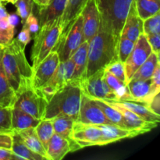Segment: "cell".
Instances as JSON below:
<instances>
[{"mask_svg":"<svg viewBox=\"0 0 160 160\" xmlns=\"http://www.w3.org/2000/svg\"><path fill=\"white\" fill-rule=\"evenodd\" d=\"M2 65L8 81L17 94L31 86L32 67L27 59L25 47L17 38L3 48Z\"/></svg>","mask_w":160,"mask_h":160,"instance_id":"obj_1","label":"cell"},{"mask_svg":"<svg viewBox=\"0 0 160 160\" xmlns=\"http://www.w3.org/2000/svg\"><path fill=\"white\" fill-rule=\"evenodd\" d=\"M119 40L120 37L99 26L98 32L88 42L87 67L84 78L105 69L109 63L118 59Z\"/></svg>","mask_w":160,"mask_h":160,"instance_id":"obj_2","label":"cell"},{"mask_svg":"<svg viewBox=\"0 0 160 160\" xmlns=\"http://www.w3.org/2000/svg\"><path fill=\"white\" fill-rule=\"evenodd\" d=\"M81 95L80 81L70 80L47 102L42 120H52L59 116H67L77 120Z\"/></svg>","mask_w":160,"mask_h":160,"instance_id":"obj_3","label":"cell"},{"mask_svg":"<svg viewBox=\"0 0 160 160\" xmlns=\"http://www.w3.org/2000/svg\"><path fill=\"white\" fill-rule=\"evenodd\" d=\"M134 0H96L100 26L120 37L122 28Z\"/></svg>","mask_w":160,"mask_h":160,"instance_id":"obj_4","label":"cell"},{"mask_svg":"<svg viewBox=\"0 0 160 160\" xmlns=\"http://www.w3.org/2000/svg\"><path fill=\"white\" fill-rule=\"evenodd\" d=\"M60 35V17L39 28L38 31L34 34V44L31 49L32 70L55 49Z\"/></svg>","mask_w":160,"mask_h":160,"instance_id":"obj_5","label":"cell"},{"mask_svg":"<svg viewBox=\"0 0 160 160\" xmlns=\"http://www.w3.org/2000/svg\"><path fill=\"white\" fill-rule=\"evenodd\" d=\"M83 42V18L81 14H80L67 32L60 38L54 50L57 52L60 62L70 59Z\"/></svg>","mask_w":160,"mask_h":160,"instance_id":"obj_6","label":"cell"},{"mask_svg":"<svg viewBox=\"0 0 160 160\" xmlns=\"http://www.w3.org/2000/svg\"><path fill=\"white\" fill-rule=\"evenodd\" d=\"M102 131L98 125L84 124L74 121L70 134L71 152L90 146L100 145Z\"/></svg>","mask_w":160,"mask_h":160,"instance_id":"obj_7","label":"cell"},{"mask_svg":"<svg viewBox=\"0 0 160 160\" xmlns=\"http://www.w3.org/2000/svg\"><path fill=\"white\" fill-rule=\"evenodd\" d=\"M47 100L39 89L29 86L17 94V98L13 107H17L34 118L42 120L45 113Z\"/></svg>","mask_w":160,"mask_h":160,"instance_id":"obj_8","label":"cell"},{"mask_svg":"<svg viewBox=\"0 0 160 160\" xmlns=\"http://www.w3.org/2000/svg\"><path fill=\"white\" fill-rule=\"evenodd\" d=\"M105 69L80 81L82 93L92 98L117 101V96L104 79Z\"/></svg>","mask_w":160,"mask_h":160,"instance_id":"obj_9","label":"cell"},{"mask_svg":"<svg viewBox=\"0 0 160 160\" xmlns=\"http://www.w3.org/2000/svg\"><path fill=\"white\" fill-rule=\"evenodd\" d=\"M73 69H74V64L71 58L59 62L57 69L54 72L52 76L47 81L46 84L39 88L47 102L58 90L63 87L72 79Z\"/></svg>","mask_w":160,"mask_h":160,"instance_id":"obj_10","label":"cell"},{"mask_svg":"<svg viewBox=\"0 0 160 160\" xmlns=\"http://www.w3.org/2000/svg\"><path fill=\"white\" fill-rule=\"evenodd\" d=\"M152 52V50L146 37L145 34H142L136 41L135 45L131 54L123 62L125 67V73H126L127 84L131 79L136 70L148 59Z\"/></svg>","mask_w":160,"mask_h":160,"instance_id":"obj_11","label":"cell"},{"mask_svg":"<svg viewBox=\"0 0 160 160\" xmlns=\"http://www.w3.org/2000/svg\"><path fill=\"white\" fill-rule=\"evenodd\" d=\"M77 121L84 124H110L111 123L95 99L82 93L79 112Z\"/></svg>","mask_w":160,"mask_h":160,"instance_id":"obj_12","label":"cell"},{"mask_svg":"<svg viewBox=\"0 0 160 160\" xmlns=\"http://www.w3.org/2000/svg\"><path fill=\"white\" fill-rule=\"evenodd\" d=\"M60 60L56 50L52 51L38 65L33 69L31 76V86L39 89L50 79L57 69Z\"/></svg>","mask_w":160,"mask_h":160,"instance_id":"obj_13","label":"cell"},{"mask_svg":"<svg viewBox=\"0 0 160 160\" xmlns=\"http://www.w3.org/2000/svg\"><path fill=\"white\" fill-rule=\"evenodd\" d=\"M81 14L83 18L84 41L89 42L100 26V14L96 0H88Z\"/></svg>","mask_w":160,"mask_h":160,"instance_id":"obj_14","label":"cell"},{"mask_svg":"<svg viewBox=\"0 0 160 160\" xmlns=\"http://www.w3.org/2000/svg\"><path fill=\"white\" fill-rule=\"evenodd\" d=\"M104 101L107 102L109 106L117 109L121 113L124 124L128 129L139 131L141 134H143L149 132L158 126V123L145 121L133 112L122 107L116 101H113V100H104Z\"/></svg>","mask_w":160,"mask_h":160,"instance_id":"obj_15","label":"cell"},{"mask_svg":"<svg viewBox=\"0 0 160 160\" xmlns=\"http://www.w3.org/2000/svg\"><path fill=\"white\" fill-rule=\"evenodd\" d=\"M102 131V138L99 146L114 143L125 138H132L141 135L139 131L127 129L115 124H99L98 125Z\"/></svg>","mask_w":160,"mask_h":160,"instance_id":"obj_16","label":"cell"},{"mask_svg":"<svg viewBox=\"0 0 160 160\" xmlns=\"http://www.w3.org/2000/svg\"><path fill=\"white\" fill-rule=\"evenodd\" d=\"M142 34H143V20L138 14L134 0L125 20L120 38H126L136 42Z\"/></svg>","mask_w":160,"mask_h":160,"instance_id":"obj_17","label":"cell"},{"mask_svg":"<svg viewBox=\"0 0 160 160\" xmlns=\"http://www.w3.org/2000/svg\"><path fill=\"white\" fill-rule=\"evenodd\" d=\"M87 1L88 0H67L66 9L60 17V38L67 32L73 21L81 13Z\"/></svg>","mask_w":160,"mask_h":160,"instance_id":"obj_18","label":"cell"},{"mask_svg":"<svg viewBox=\"0 0 160 160\" xmlns=\"http://www.w3.org/2000/svg\"><path fill=\"white\" fill-rule=\"evenodd\" d=\"M67 0H50L45 6H39V27L54 21L62 17L67 6Z\"/></svg>","mask_w":160,"mask_h":160,"instance_id":"obj_19","label":"cell"},{"mask_svg":"<svg viewBox=\"0 0 160 160\" xmlns=\"http://www.w3.org/2000/svg\"><path fill=\"white\" fill-rule=\"evenodd\" d=\"M128 88L134 101L148 105L153 97L151 95V80L131 79L128 81Z\"/></svg>","mask_w":160,"mask_h":160,"instance_id":"obj_20","label":"cell"},{"mask_svg":"<svg viewBox=\"0 0 160 160\" xmlns=\"http://www.w3.org/2000/svg\"><path fill=\"white\" fill-rule=\"evenodd\" d=\"M70 152L71 147L69 140L54 133L46 148L48 160H61Z\"/></svg>","mask_w":160,"mask_h":160,"instance_id":"obj_21","label":"cell"},{"mask_svg":"<svg viewBox=\"0 0 160 160\" xmlns=\"http://www.w3.org/2000/svg\"><path fill=\"white\" fill-rule=\"evenodd\" d=\"M88 49V42L84 41L71 56V59L74 64V69H73L71 80L80 81L84 78L86 67H87Z\"/></svg>","mask_w":160,"mask_h":160,"instance_id":"obj_22","label":"cell"},{"mask_svg":"<svg viewBox=\"0 0 160 160\" xmlns=\"http://www.w3.org/2000/svg\"><path fill=\"white\" fill-rule=\"evenodd\" d=\"M120 106L131 111L144 120L151 123H158L160 122V115L154 113L150 110L148 105L136 101H116Z\"/></svg>","mask_w":160,"mask_h":160,"instance_id":"obj_23","label":"cell"},{"mask_svg":"<svg viewBox=\"0 0 160 160\" xmlns=\"http://www.w3.org/2000/svg\"><path fill=\"white\" fill-rule=\"evenodd\" d=\"M40 120L18 108H12L11 127H12V132L35 128L38 124Z\"/></svg>","mask_w":160,"mask_h":160,"instance_id":"obj_24","label":"cell"},{"mask_svg":"<svg viewBox=\"0 0 160 160\" xmlns=\"http://www.w3.org/2000/svg\"><path fill=\"white\" fill-rule=\"evenodd\" d=\"M17 98V94L8 81L4 69L0 63V106L13 108Z\"/></svg>","mask_w":160,"mask_h":160,"instance_id":"obj_25","label":"cell"},{"mask_svg":"<svg viewBox=\"0 0 160 160\" xmlns=\"http://www.w3.org/2000/svg\"><path fill=\"white\" fill-rule=\"evenodd\" d=\"M11 150L20 160H47L41 155L30 149L17 132H12V143Z\"/></svg>","mask_w":160,"mask_h":160,"instance_id":"obj_26","label":"cell"},{"mask_svg":"<svg viewBox=\"0 0 160 160\" xmlns=\"http://www.w3.org/2000/svg\"><path fill=\"white\" fill-rule=\"evenodd\" d=\"M104 79L107 85L117 96V101H134L128 85L105 70Z\"/></svg>","mask_w":160,"mask_h":160,"instance_id":"obj_27","label":"cell"},{"mask_svg":"<svg viewBox=\"0 0 160 160\" xmlns=\"http://www.w3.org/2000/svg\"><path fill=\"white\" fill-rule=\"evenodd\" d=\"M14 132H17L20 136L22 140L23 141V142L26 144V145L30 149H31L34 152L41 155L47 160H48L46 150L44 148L41 141L39 140L38 137L36 134L35 130H34V128H28V129H25L20 131H14Z\"/></svg>","mask_w":160,"mask_h":160,"instance_id":"obj_28","label":"cell"},{"mask_svg":"<svg viewBox=\"0 0 160 160\" xmlns=\"http://www.w3.org/2000/svg\"><path fill=\"white\" fill-rule=\"evenodd\" d=\"M158 64H159V56L152 52L148 59L136 70L131 79H150Z\"/></svg>","mask_w":160,"mask_h":160,"instance_id":"obj_29","label":"cell"},{"mask_svg":"<svg viewBox=\"0 0 160 160\" xmlns=\"http://www.w3.org/2000/svg\"><path fill=\"white\" fill-rule=\"evenodd\" d=\"M55 134H57L69 140L70 143V134L74 121L76 120L67 116H59L51 120Z\"/></svg>","mask_w":160,"mask_h":160,"instance_id":"obj_30","label":"cell"},{"mask_svg":"<svg viewBox=\"0 0 160 160\" xmlns=\"http://www.w3.org/2000/svg\"><path fill=\"white\" fill-rule=\"evenodd\" d=\"M138 14L142 20L160 12V0H134Z\"/></svg>","mask_w":160,"mask_h":160,"instance_id":"obj_31","label":"cell"},{"mask_svg":"<svg viewBox=\"0 0 160 160\" xmlns=\"http://www.w3.org/2000/svg\"><path fill=\"white\" fill-rule=\"evenodd\" d=\"M95 102L97 103L98 106L101 108L102 112L107 117L108 120L112 123V124L117 125L119 127H121L123 128H127L124 124V121H123V117H122L121 113L119 112L117 109L113 108L112 106H109L107 102L102 99H99V98H94ZM128 129V128H127Z\"/></svg>","mask_w":160,"mask_h":160,"instance_id":"obj_32","label":"cell"},{"mask_svg":"<svg viewBox=\"0 0 160 160\" xmlns=\"http://www.w3.org/2000/svg\"><path fill=\"white\" fill-rule=\"evenodd\" d=\"M34 130L39 140L46 150L48 142L55 133L51 120H41L38 124L34 128Z\"/></svg>","mask_w":160,"mask_h":160,"instance_id":"obj_33","label":"cell"},{"mask_svg":"<svg viewBox=\"0 0 160 160\" xmlns=\"http://www.w3.org/2000/svg\"><path fill=\"white\" fill-rule=\"evenodd\" d=\"M14 31L15 28L9 24L7 18L0 19V46L4 48L12 42Z\"/></svg>","mask_w":160,"mask_h":160,"instance_id":"obj_34","label":"cell"},{"mask_svg":"<svg viewBox=\"0 0 160 160\" xmlns=\"http://www.w3.org/2000/svg\"><path fill=\"white\" fill-rule=\"evenodd\" d=\"M143 34H160V12L143 20Z\"/></svg>","mask_w":160,"mask_h":160,"instance_id":"obj_35","label":"cell"},{"mask_svg":"<svg viewBox=\"0 0 160 160\" xmlns=\"http://www.w3.org/2000/svg\"><path fill=\"white\" fill-rule=\"evenodd\" d=\"M135 42L126 38H120L118 44V59L124 62L132 52Z\"/></svg>","mask_w":160,"mask_h":160,"instance_id":"obj_36","label":"cell"},{"mask_svg":"<svg viewBox=\"0 0 160 160\" xmlns=\"http://www.w3.org/2000/svg\"><path fill=\"white\" fill-rule=\"evenodd\" d=\"M106 71L112 73L114 77L120 80V81L123 82L127 84V78L126 73H125V67L124 63L121 62L119 59L113 61L111 63H109L107 67L105 68Z\"/></svg>","mask_w":160,"mask_h":160,"instance_id":"obj_37","label":"cell"},{"mask_svg":"<svg viewBox=\"0 0 160 160\" xmlns=\"http://www.w3.org/2000/svg\"><path fill=\"white\" fill-rule=\"evenodd\" d=\"M11 117L12 108L0 106V132L12 133Z\"/></svg>","mask_w":160,"mask_h":160,"instance_id":"obj_38","label":"cell"},{"mask_svg":"<svg viewBox=\"0 0 160 160\" xmlns=\"http://www.w3.org/2000/svg\"><path fill=\"white\" fill-rule=\"evenodd\" d=\"M14 5L17 7V13L23 23L29 14L33 12L34 2L33 0H17Z\"/></svg>","mask_w":160,"mask_h":160,"instance_id":"obj_39","label":"cell"},{"mask_svg":"<svg viewBox=\"0 0 160 160\" xmlns=\"http://www.w3.org/2000/svg\"><path fill=\"white\" fill-rule=\"evenodd\" d=\"M151 95L154 97L160 92V63L156 66L151 78Z\"/></svg>","mask_w":160,"mask_h":160,"instance_id":"obj_40","label":"cell"},{"mask_svg":"<svg viewBox=\"0 0 160 160\" xmlns=\"http://www.w3.org/2000/svg\"><path fill=\"white\" fill-rule=\"evenodd\" d=\"M23 27L28 28L31 34H34L39 30V22L37 17L33 14V12L29 14L26 20L23 22Z\"/></svg>","mask_w":160,"mask_h":160,"instance_id":"obj_41","label":"cell"},{"mask_svg":"<svg viewBox=\"0 0 160 160\" xmlns=\"http://www.w3.org/2000/svg\"><path fill=\"white\" fill-rule=\"evenodd\" d=\"M152 50L157 56H159L160 52V34H153L145 35Z\"/></svg>","mask_w":160,"mask_h":160,"instance_id":"obj_42","label":"cell"},{"mask_svg":"<svg viewBox=\"0 0 160 160\" xmlns=\"http://www.w3.org/2000/svg\"><path fill=\"white\" fill-rule=\"evenodd\" d=\"M12 143V133L0 132V148L11 149Z\"/></svg>","mask_w":160,"mask_h":160,"instance_id":"obj_43","label":"cell"},{"mask_svg":"<svg viewBox=\"0 0 160 160\" xmlns=\"http://www.w3.org/2000/svg\"><path fill=\"white\" fill-rule=\"evenodd\" d=\"M17 39L23 46L26 47L27 45H28V43H30V42L31 41V32H30L29 30H28V28H26L25 27L23 26V28H22V30L20 31V32L19 33Z\"/></svg>","mask_w":160,"mask_h":160,"instance_id":"obj_44","label":"cell"},{"mask_svg":"<svg viewBox=\"0 0 160 160\" xmlns=\"http://www.w3.org/2000/svg\"><path fill=\"white\" fill-rule=\"evenodd\" d=\"M160 93V92H159ZM159 93L156 94L152 99L151 100L149 103L148 104V108L150 110L152 111L154 113L157 114V115H160V96Z\"/></svg>","mask_w":160,"mask_h":160,"instance_id":"obj_45","label":"cell"},{"mask_svg":"<svg viewBox=\"0 0 160 160\" xmlns=\"http://www.w3.org/2000/svg\"><path fill=\"white\" fill-rule=\"evenodd\" d=\"M0 160H20L11 149L0 148Z\"/></svg>","mask_w":160,"mask_h":160,"instance_id":"obj_46","label":"cell"},{"mask_svg":"<svg viewBox=\"0 0 160 160\" xmlns=\"http://www.w3.org/2000/svg\"><path fill=\"white\" fill-rule=\"evenodd\" d=\"M19 18H20V17H19L17 13L8 14V22L13 28H16V26H17V24L19 23V21H20V19Z\"/></svg>","mask_w":160,"mask_h":160,"instance_id":"obj_47","label":"cell"},{"mask_svg":"<svg viewBox=\"0 0 160 160\" xmlns=\"http://www.w3.org/2000/svg\"><path fill=\"white\" fill-rule=\"evenodd\" d=\"M8 17V12H6V8L4 7L3 4L0 3V19L7 18Z\"/></svg>","mask_w":160,"mask_h":160,"instance_id":"obj_48","label":"cell"},{"mask_svg":"<svg viewBox=\"0 0 160 160\" xmlns=\"http://www.w3.org/2000/svg\"><path fill=\"white\" fill-rule=\"evenodd\" d=\"M34 4L38 6H45L48 4V0H33Z\"/></svg>","mask_w":160,"mask_h":160,"instance_id":"obj_49","label":"cell"},{"mask_svg":"<svg viewBox=\"0 0 160 160\" xmlns=\"http://www.w3.org/2000/svg\"><path fill=\"white\" fill-rule=\"evenodd\" d=\"M2 52H3V48L0 46V63H1L2 57Z\"/></svg>","mask_w":160,"mask_h":160,"instance_id":"obj_50","label":"cell"},{"mask_svg":"<svg viewBox=\"0 0 160 160\" xmlns=\"http://www.w3.org/2000/svg\"><path fill=\"white\" fill-rule=\"evenodd\" d=\"M17 0H9V1H8V2H10V3H12V4H15L16 2H17Z\"/></svg>","mask_w":160,"mask_h":160,"instance_id":"obj_51","label":"cell"},{"mask_svg":"<svg viewBox=\"0 0 160 160\" xmlns=\"http://www.w3.org/2000/svg\"><path fill=\"white\" fill-rule=\"evenodd\" d=\"M2 1L3 3H4V2H8V1H9V0H2Z\"/></svg>","mask_w":160,"mask_h":160,"instance_id":"obj_52","label":"cell"},{"mask_svg":"<svg viewBox=\"0 0 160 160\" xmlns=\"http://www.w3.org/2000/svg\"><path fill=\"white\" fill-rule=\"evenodd\" d=\"M0 3H2V4H3V2H2V0H0Z\"/></svg>","mask_w":160,"mask_h":160,"instance_id":"obj_53","label":"cell"},{"mask_svg":"<svg viewBox=\"0 0 160 160\" xmlns=\"http://www.w3.org/2000/svg\"><path fill=\"white\" fill-rule=\"evenodd\" d=\"M49 1H50V0H48V2H49Z\"/></svg>","mask_w":160,"mask_h":160,"instance_id":"obj_54","label":"cell"}]
</instances>
